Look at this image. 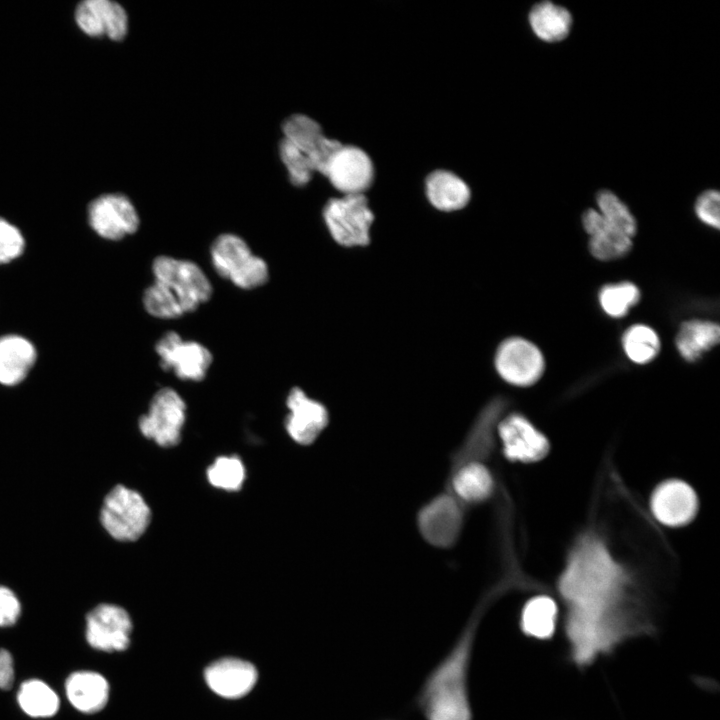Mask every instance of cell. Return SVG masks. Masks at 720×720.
Here are the masks:
<instances>
[{
	"label": "cell",
	"mask_w": 720,
	"mask_h": 720,
	"mask_svg": "<svg viewBox=\"0 0 720 720\" xmlns=\"http://www.w3.org/2000/svg\"><path fill=\"white\" fill-rule=\"evenodd\" d=\"M15 681L14 659L11 652L0 648V689L8 691Z\"/></svg>",
	"instance_id": "obj_37"
},
{
	"label": "cell",
	"mask_w": 720,
	"mask_h": 720,
	"mask_svg": "<svg viewBox=\"0 0 720 720\" xmlns=\"http://www.w3.org/2000/svg\"><path fill=\"white\" fill-rule=\"evenodd\" d=\"M21 710L32 718H49L60 708L57 693L44 681L29 679L21 683L17 692Z\"/></svg>",
	"instance_id": "obj_26"
},
{
	"label": "cell",
	"mask_w": 720,
	"mask_h": 720,
	"mask_svg": "<svg viewBox=\"0 0 720 720\" xmlns=\"http://www.w3.org/2000/svg\"><path fill=\"white\" fill-rule=\"evenodd\" d=\"M582 224L589 235V251L596 259L615 260L631 250L632 238L608 224L597 209H587L582 215Z\"/></svg>",
	"instance_id": "obj_20"
},
{
	"label": "cell",
	"mask_w": 720,
	"mask_h": 720,
	"mask_svg": "<svg viewBox=\"0 0 720 720\" xmlns=\"http://www.w3.org/2000/svg\"><path fill=\"white\" fill-rule=\"evenodd\" d=\"M88 220L102 238L121 240L136 233L140 226L139 214L131 200L120 193L104 194L88 207Z\"/></svg>",
	"instance_id": "obj_11"
},
{
	"label": "cell",
	"mask_w": 720,
	"mask_h": 720,
	"mask_svg": "<svg viewBox=\"0 0 720 720\" xmlns=\"http://www.w3.org/2000/svg\"><path fill=\"white\" fill-rule=\"evenodd\" d=\"M154 350L160 368L182 381H203L213 363V354L207 346L184 339L173 330L166 331L157 339Z\"/></svg>",
	"instance_id": "obj_7"
},
{
	"label": "cell",
	"mask_w": 720,
	"mask_h": 720,
	"mask_svg": "<svg viewBox=\"0 0 720 720\" xmlns=\"http://www.w3.org/2000/svg\"><path fill=\"white\" fill-rule=\"evenodd\" d=\"M719 340L720 328L717 323L694 319L681 324L675 343L681 357L692 362L716 346Z\"/></svg>",
	"instance_id": "obj_25"
},
{
	"label": "cell",
	"mask_w": 720,
	"mask_h": 720,
	"mask_svg": "<svg viewBox=\"0 0 720 720\" xmlns=\"http://www.w3.org/2000/svg\"><path fill=\"white\" fill-rule=\"evenodd\" d=\"M286 406L289 413L285 428L289 436L301 445L313 443L328 424L326 407L297 386L289 390Z\"/></svg>",
	"instance_id": "obj_15"
},
{
	"label": "cell",
	"mask_w": 720,
	"mask_h": 720,
	"mask_svg": "<svg viewBox=\"0 0 720 720\" xmlns=\"http://www.w3.org/2000/svg\"><path fill=\"white\" fill-rule=\"evenodd\" d=\"M36 360V350L27 339L18 335L0 338V383L15 385L27 375Z\"/></svg>",
	"instance_id": "obj_23"
},
{
	"label": "cell",
	"mask_w": 720,
	"mask_h": 720,
	"mask_svg": "<svg viewBox=\"0 0 720 720\" xmlns=\"http://www.w3.org/2000/svg\"><path fill=\"white\" fill-rule=\"evenodd\" d=\"M186 409L184 399L175 389L162 387L152 396L148 412L139 418V430L159 446L173 447L181 440Z\"/></svg>",
	"instance_id": "obj_8"
},
{
	"label": "cell",
	"mask_w": 720,
	"mask_h": 720,
	"mask_svg": "<svg viewBox=\"0 0 720 720\" xmlns=\"http://www.w3.org/2000/svg\"><path fill=\"white\" fill-rule=\"evenodd\" d=\"M528 22L538 39L553 43L568 36L573 19L567 8L551 1H542L530 9Z\"/></svg>",
	"instance_id": "obj_24"
},
{
	"label": "cell",
	"mask_w": 720,
	"mask_h": 720,
	"mask_svg": "<svg viewBox=\"0 0 720 720\" xmlns=\"http://www.w3.org/2000/svg\"><path fill=\"white\" fill-rule=\"evenodd\" d=\"M322 216L333 240L344 247L366 246L374 214L364 194L334 197L325 203Z\"/></svg>",
	"instance_id": "obj_5"
},
{
	"label": "cell",
	"mask_w": 720,
	"mask_h": 720,
	"mask_svg": "<svg viewBox=\"0 0 720 720\" xmlns=\"http://www.w3.org/2000/svg\"><path fill=\"white\" fill-rule=\"evenodd\" d=\"M205 680L211 690L225 698H239L246 695L257 681V670L249 662L224 658L209 665Z\"/></svg>",
	"instance_id": "obj_19"
},
{
	"label": "cell",
	"mask_w": 720,
	"mask_h": 720,
	"mask_svg": "<svg viewBox=\"0 0 720 720\" xmlns=\"http://www.w3.org/2000/svg\"><path fill=\"white\" fill-rule=\"evenodd\" d=\"M283 139L306 154L315 172L325 176L330 160L342 143L328 138L321 125L313 118L295 113L287 117L281 126Z\"/></svg>",
	"instance_id": "obj_12"
},
{
	"label": "cell",
	"mask_w": 720,
	"mask_h": 720,
	"mask_svg": "<svg viewBox=\"0 0 720 720\" xmlns=\"http://www.w3.org/2000/svg\"><path fill=\"white\" fill-rule=\"evenodd\" d=\"M21 615V603L8 587L0 585V627L16 624Z\"/></svg>",
	"instance_id": "obj_36"
},
{
	"label": "cell",
	"mask_w": 720,
	"mask_h": 720,
	"mask_svg": "<svg viewBox=\"0 0 720 720\" xmlns=\"http://www.w3.org/2000/svg\"><path fill=\"white\" fill-rule=\"evenodd\" d=\"M153 281L142 296L145 311L159 320H176L195 312L213 295V285L194 261L158 255L151 264Z\"/></svg>",
	"instance_id": "obj_2"
},
{
	"label": "cell",
	"mask_w": 720,
	"mask_h": 720,
	"mask_svg": "<svg viewBox=\"0 0 720 720\" xmlns=\"http://www.w3.org/2000/svg\"><path fill=\"white\" fill-rule=\"evenodd\" d=\"M75 21L79 28L91 37L106 36L121 41L128 32V15L117 2L110 0H86L78 4Z\"/></svg>",
	"instance_id": "obj_17"
},
{
	"label": "cell",
	"mask_w": 720,
	"mask_h": 720,
	"mask_svg": "<svg viewBox=\"0 0 720 720\" xmlns=\"http://www.w3.org/2000/svg\"><path fill=\"white\" fill-rule=\"evenodd\" d=\"M698 500L696 493L681 480L661 483L651 497V509L659 522L666 526L678 527L689 523L696 515Z\"/></svg>",
	"instance_id": "obj_18"
},
{
	"label": "cell",
	"mask_w": 720,
	"mask_h": 720,
	"mask_svg": "<svg viewBox=\"0 0 720 720\" xmlns=\"http://www.w3.org/2000/svg\"><path fill=\"white\" fill-rule=\"evenodd\" d=\"M624 584L623 568L599 539L589 536L577 543L559 582L570 605L567 633L574 646L597 652L616 640L612 608Z\"/></svg>",
	"instance_id": "obj_1"
},
{
	"label": "cell",
	"mask_w": 720,
	"mask_h": 720,
	"mask_svg": "<svg viewBox=\"0 0 720 720\" xmlns=\"http://www.w3.org/2000/svg\"><path fill=\"white\" fill-rule=\"evenodd\" d=\"M598 211L608 224L629 237L637 232V222L628 206L612 191L601 190L596 196Z\"/></svg>",
	"instance_id": "obj_31"
},
{
	"label": "cell",
	"mask_w": 720,
	"mask_h": 720,
	"mask_svg": "<svg viewBox=\"0 0 720 720\" xmlns=\"http://www.w3.org/2000/svg\"><path fill=\"white\" fill-rule=\"evenodd\" d=\"M209 258L216 274L239 289H257L270 279L266 260L255 254L238 234H219L210 245Z\"/></svg>",
	"instance_id": "obj_4"
},
{
	"label": "cell",
	"mask_w": 720,
	"mask_h": 720,
	"mask_svg": "<svg viewBox=\"0 0 720 720\" xmlns=\"http://www.w3.org/2000/svg\"><path fill=\"white\" fill-rule=\"evenodd\" d=\"M505 456L513 461L535 462L549 451L547 438L520 414H511L499 424Z\"/></svg>",
	"instance_id": "obj_16"
},
{
	"label": "cell",
	"mask_w": 720,
	"mask_h": 720,
	"mask_svg": "<svg viewBox=\"0 0 720 720\" xmlns=\"http://www.w3.org/2000/svg\"><path fill=\"white\" fill-rule=\"evenodd\" d=\"M463 513L457 501L440 495L423 507L418 515L422 536L430 544L447 548L453 545L462 528Z\"/></svg>",
	"instance_id": "obj_14"
},
{
	"label": "cell",
	"mask_w": 720,
	"mask_h": 720,
	"mask_svg": "<svg viewBox=\"0 0 720 720\" xmlns=\"http://www.w3.org/2000/svg\"><path fill=\"white\" fill-rule=\"evenodd\" d=\"M622 346L629 360L636 364H647L658 355L661 342L653 328L635 324L624 332Z\"/></svg>",
	"instance_id": "obj_29"
},
{
	"label": "cell",
	"mask_w": 720,
	"mask_h": 720,
	"mask_svg": "<svg viewBox=\"0 0 720 720\" xmlns=\"http://www.w3.org/2000/svg\"><path fill=\"white\" fill-rule=\"evenodd\" d=\"M132 621L125 609L102 603L86 616L85 639L90 647L103 652H120L128 648Z\"/></svg>",
	"instance_id": "obj_10"
},
{
	"label": "cell",
	"mask_w": 720,
	"mask_h": 720,
	"mask_svg": "<svg viewBox=\"0 0 720 720\" xmlns=\"http://www.w3.org/2000/svg\"><path fill=\"white\" fill-rule=\"evenodd\" d=\"M207 478L216 488L237 491L245 480V468L239 457L221 456L208 467Z\"/></svg>",
	"instance_id": "obj_32"
},
{
	"label": "cell",
	"mask_w": 720,
	"mask_h": 720,
	"mask_svg": "<svg viewBox=\"0 0 720 720\" xmlns=\"http://www.w3.org/2000/svg\"><path fill=\"white\" fill-rule=\"evenodd\" d=\"M640 290L632 282L607 284L599 291L602 310L612 318H622L640 300Z\"/></svg>",
	"instance_id": "obj_30"
},
{
	"label": "cell",
	"mask_w": 720,
	"mask_h": 720,
	"mask_svg": "<svg viewBox=\"0 0 720 720\" xmlns=\"http://www.w3.org/2000/svg\"><path fill=\"white\" fill-rule=\"evenodd\" d=\"M109 690L106 678L95 671H75L65 680L67 700L77 711L84 714L100 712L108 702Z\"/></svg>",
	"instance_id": "obj_21"
},
{
	"label": "cell",
	"mask_w": 720,
	"mask_h": 720,
	"mask_svg": "<svg viewBox=\"0 0 720 720\" xmlns=\"http://www.w3.org/2000/svg\"><path fill=\"white\" fill-rule=\"evenodd\" d=\"M424 184L429 203L443 212L463 209L471 199V190L468 184L449 170L431 171L425 177Z\"/></svg>",
	"instance_id": "obj_22"
},
{
	"label": "cell",
	"mask_w": 720,
	"mask_h": 720,
	"mask_svg": "<svg viewBox=\"0 0 720 720\" xmlns=\"http://www.w3.org/2000/svg\"><path fill=\"white\" fill-rule=\"evenodd\" d=\"M475 626L470 623L425 680L417 698L426 720H472L468 672Z\"/></svg>",
	"instance_id": "obj_3"
},
{
	"label": "cell",
	"mask_w": 720,
	"mask_h": 720,
	"mask_svg": "<svg viewBox=\"0 0 720 720\" xmlns=\"http://www.w3.org/2000/svg\"><path fill=\"white\" fill-rule=\"evenodd\" d=\"M557 606L548 596H536L530 599L521 613V627L525 634L539 638H549L555 629Z\"/></svg>",
	"instance_id": "obj_27"
},
{
	"label": "cell",
	"mask_w": 720,
	"mask_h": 720,
	"mask_svg": "<svg viewBox=\"0 0 720 720\" xmlns=\"http://www.w3.org/2000/svg\"><path fill=\"white\" fill-rule=\"evenodd\" d=\"M100 521L114 539L135 541L149 526L151 510L137 491L117 485L104 499Z\"/></svg>",
	"instance_id": "obj_6"
},
{
	"label": "cell",
	"mask_w": 720,
	"mask_h": 720,
	"mask_svg": "<svg viewBox=\"0 0 720 720\" xmlns=\"http://www.w3.org/2000/svg\"><path fill=\"white\" fill-rule=\"evenodd\" d=\"M720 195L717 190H706L702 192L694 206L698 219L709 227L719 229L720 226Z\"/></svg>",
	"instance_id": "obj_35"
},
{
	"label": "cell",
	"mask_w": 720,
	"mask_h": 720,
	"mask_svg": "<svg viewBox=\"0 0 720 720\" xmlns=\"http://www.w3.org/2000/svg\"><path fill=\"white\" fill-rule=\"evenodd\" d=\"M494 364L498 375L518 387L535 384L543 375L545 360L541 350L522 337H509L498 346Z\"/></svg>",
	"instance_id": "obj_9"
},
{
	"label": "cell",
	"mask_w": 720,
	"mask_h": 720,
	"mask_svg": "<svg viewBox=\"0 0 720 720\" xmlns=\"http://www.w3.org/2000/svg\"><path fill=\"white\" fill-rule=\"evenodd\" d=\"M24 246L25 241L19 229L0 218V264L20 256Z\"/></svg>",
	"instance_id": "obj_34"
},
{
	"label": "cell",
	"mask_w": 720,
	"mask_h": 720,
	"mask_svg": "<svg viewBox=\"0 0 720 720\" xmlns=\"http://www.w3.org/2000/svg\"><path fill=\"white\" fill-rule=\"evenodd\" d=\"M453 488L463 500L480 502L490 496L493 490V478L484 465L470 462L456 472Z\"/></svg>",
	"instance_id": "obj_28"
},
{
	"label": "cell",
	"mask_w": 720,
	"mask_h": 720,
	"mask_svg": "<svg viewBox=\"0 0 720 720\" xmlns=\"http://www.w3.org/2000/svg\"><path fill=\"white\" fill-rule=\"evenodd\" d=\"M325 177L343 195L364 194L373 184L375 170L363 149L342 144L330 160Z\"/></svg>",
	"instance_id": "obj_13"
},
{
	"label": "cell",
	"mask_w": 720,
	"mask_h": 720,
	"mask_svg": "<svg viewBox=\"0 0 720 720\" xmlns=\"http://www.w3.org/2000/svg\"><path fill=\"white\" fill-rule=\"evenodd\" d=\"M279 156L293 186L304 187L311 181L315 170L309 157L283 138L279 143Z\"/></svg>",
	"instance_id": "obj_33"
}]
</instances>
